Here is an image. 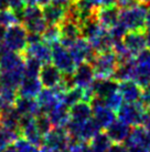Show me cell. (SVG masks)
Wrapping results in <instances>:
<instances>
[{
	"label": "cell",
	"instance_id": "57",
	"mask_svg": "<svg viewBox=\"0 0 150 152\" xmlns=\"http://www.w3.org/2000/svg\"><path fill=\"white\" fill-rule=\"evenodd\" d=\"M0 9H1V6H0Z\"/></svg>",
	"mask_w": 150,
	"mask_h": 152
},
{
	"label": "cell",
	"instance_id": "18",
	"mask_svg": "<svg viewBox=\"0 0 150 152\" xmlns=\"http://www.w3.org/2000/svg\"><path fill=\"white\" fill-rule=\"evenodd\" d=\"M25 57H32L34 59L39 60L42 64L51 62L52 59V47L46 43L45 41H39L37 43L28 45L25 51Z\"/></svg>",
	"mask_w": 150,
	"mask_h": 152
},
{
	"label": "cell",
	"instance_id": "31",
	"mask_svg": "<svg viewBox=\"0 0 150 152\" xmlns=\"http://www.w3.org/2000/svg\"><path fill=\"white\" fill-rule=\"evenodd\" d=\"M88 143L92 152H108V149L110 148L112 142L106 132L100 131Z\"/></svg>",
	"mask_w": 150,
	"mask_h": 152
},
{
	"label": "cell",
	"instance_id": "41",
	"mask_svg": "<svg viewBox=\"0 0 150 152\" xmlns=\"http://www.w3.org/2000/svg\"><path fill=\"white\" fill-rule=\"evenodd\" d=\"M140 102L144 104V107L146 109L150 110V85H148L145 88H142V94Z\"/></svg>",
	"mask_w": 150,
	"mask_h": 152
},
{
	"label": "cell",
	"instance_id": "42",
	"mask_svg": "<svg viewBox=\"0 0 150 152\" xmlns=\"http://www.w3.org/2000/svg\"><path fill=\"white\" fill-rule=\"evenodd\" d=\"M7 7L11 10H20V9L25 8V4L23 0H4Z\"/></svg>",
	"mask_w": 150,
	"mask_h": 152
},
{
	"label": "cell",
	"instance_id": "35",
	"mask_svg": "<svg viewBox=\"0 0 150 152\" xmlns=\"http://www.w3.org/2000/svg\"><path fill=\"white\" fill-rule=\"evenodd\" d=\"M20 133L12 130L4 129V127L0 128V152L2 151L9 144L14 143V141L20 138Z\"/></svg>",
	"mask_w": 150,
	"mask_h": 152
},
{
	"label": "cell",
	"instance_id": "21",
	"mask_svg": "<svg viewBox=\"0 0 150 152\" xmlns=\"http://www.w3.org/2000/svg\"><path fill=\"white\" fill-rule=\"evenodd\" d=\"M130 126L127 123L123 122L119 119H116L114 122L106 129V133L109 137V139L112 140V143H124L126 139L128 138L130 131H131Z\"/></svg>",
	"mask_w": 150,
	"mask_h": 152
},
{
	"label": "cell",
	"instance_id": "15",
	"mask_svg": "<svg viewBox=\"0 0 150 152\" xmlns=\"http://www.w3.org/2000/svg\"><path fill=\"white\" fill-rule=\"evenodd\" d=\"M123 43L130 55L136 57L147 48L146 31H128L123 38Z\"/></svg>",
	"mask_w": 150,
	"mask_h": 152
},
{
	"label": "cell",
	"instance_id": "56",
	"mask_svg": "<svg viewBox=\"0 0 150 152\" xmlns=\"http://www.w3.org/2000/svg\"><path fill=\"white\" fill-rule=\"evenodd\" d=\"M1 127H2V126H1V123H0V128H1Z\"/></svg>",
	"mask_w": 150,
	"mask_h": 152
},
{
	"label": "cell",
	"instance_id": "14",
	"mask_svg": "<svg viewBox=\"0 0 150 152\" xmlns=\"http://www.w3.org/2000/svg\"><path fill=\"white\" fill-rule=\"evenodd\" d=\"M39 79L41 81L43 88L53 89L62 82L63 73L52 62H48L42 64Z\"/></svg>",
	"mask_w": 150,
	"mask_h": 152
},
{
	"label": "cell",
	"instance_id": "44",
	"mask_svg": "<svg viewBox=\"0 0 150 152\" xmlns=\"http://www.w3.org/2000/svg\"><path fill=\"white\" fill-rule=\"evenodd\" d=\"M108 152H128V149L125 143H112Z\"/></svg>",
	"mask_w": 150,
	"mask_h": 152
},
{
	"label": "cell",
	"instance_id": "27",
	"mask_svg": "<svg viewBox=\"0 0 150 152\" xmlns=\"http://www.w3.org/2000/svg\"><path fill=\"white\" fill-rule=\"evenodd\" d=\"M43 18L48 26H58L65 19L66 9L62 8L54 4H50L42 8Z\"/></svg>",
	"mask_w": 150,
	"mask_h": 152
},
{
	"label": "cell",
	"instance_id": "37",
	"mask_svg": "<svg viewBox=\"0 0 150 152\" xmlns=\"http://www.w3.org/2000/svg\"><path fill=\"white\" fill-rule=\"evenodd\" d=\"M35 123H37V127L39 129V131L43 135L48 134L53 129V126H52L48 114L44 113V112H41V113H39L35 117Z\"/></svg>",
	"mask_w": 150,
	"mask_h": 152
},
{
	"label": "cell",
	"instance_id": "29",
	"mask_svg": "<svg viewBox=\"0 0 150 152\" xmlns=\"http://www.w3.org/2000/svg\"><path fill=\"white\" fill-rule=\"evenodd\" d=\"M71 120L77 122H85L93 118V109L87 101H79L70 108Z\"/></svg>",
	"mask_w": 150,
	"mask_h": 152
},
{
	"label": "cell",
	"instance_id": "53",
	"mask_svg": "<svg viewBox=\"0 0 150 152\" xmlns=\"http://www.w3.org/2000/svg\"><path fill=\"white\" fill-rule=\"evenodd\" d=\"M146 40H147V47L150 49V30L146 31Z\"/></svg>",
	"mask_w": 150,
	"mask_h": 152
},
{
	"label": "cell",
	"instance_id": "6",
	"mask_svg": "<svg viewBox=\"0 0 150 152\" xmlns=\"http://www.w3.org/2000/svg\"><path fill=\"white\" fill-rule=\"evenodd\" d=\"M124 143L128 149V152H149L150 133L141 126L133 127Z\"/></svg>",
	"mask_w": 150,
	"mask_h": 152
},
{
	"label": "cell",
	"instance_id": "36",
	"mask_svg": "<svg viewBox=\"0 0 150 152\" xmlns=\"http://www.w3.org/2000/svg\"><path fill=\"white\" fill-rule=\"evenodd\" d=\"M16 23H20V22L13 10L9 8L0 9V26H2L4 28H9Z\"/></svg>",
	"mask_w": 150,
	"mask_h": 152
},
{
	"label": "cell",
	"instance_id": "5",
	"mask_svg": "<svg viewBox=\"0 0 150 152\" xmlns=\"http://www.w3.org/2000/svg\"><path fill=\"white\" fill-rule=\"evenodd\" d=\"M51 62L54 64L55 67H58L63 75H73L77 67L70 50L60 42L52 46Z\"/></svg>",
	"mask_w": 150,
	"mask_h": 152
},
{
	"label": "cell",
	"instance_id": "50",
	"mask_svg": "<svg viewBox=\"0 0 150 152\" xmlns=\"http://www.w3.org/2000/svg\"><path fill=\"white\" fill-rule=\"evenodd\" d=\"M39 152H53L52 150H51L50 148H48L46 145H41V147H39Z\"/></svg>",
	"mask_w": 150,
	"mask_h": 152
},
{
	"label": "cell",
	"instance_id": "10",
	"mask_svg": "<svg viewBox=\"0 0 150 152\" xmlns=\"http://www.w3.org/2000/svg\"><path fill=\"white\" fill-rule=\"evenodd\" d=\"M71 137L69 135L65 128H53L44 135V145L50 148L53 152H60L69 149Z\"/></svg>",
	"mask_w": 150,
	"mask_h": 152
},
{
	"label": "cell",
	"instance_id": "2",
	"mask_svg": "<svg viewBox=\"0 0 150 152\" xmlns=\"http://www.w3.org/2000/svg\"><path fill=\"white\" fill-rule=\"evenodd\" d=\"M94 68L96 79H110L118 67L117 55L114 50L97 52L89 62Z\"/></svg>",
	"mask_w": 150,
	"mask_h": 152
},
{
	"label": "cell",
	"instance_id": "49",
	"mask_svg": "<svg viewBox=\"0 0 150 152\" xmlns=\"http://www.w3.org/2000/svg\"><path fill=\"white\" fill-rule=\"evenodd\" d=\"M25 6H34L38 4V0H23Z\"/></svg>",
	"mask_w": 150,
	"mask_h": 152
},
{
	"label": "cell",
	"instance_id": "30",
	"mask_svg": "<svg viewBox=\"0 0 150 152\" xmlns=\"http://www.w3.org/2000/svg\"><path fill=\"white\" fill-rule=\"evenodd\" d=\"M135 68H136V62L135 58L124 64H118L116 71L112 76V79H115L118 82L126 80H133V75H135Z\"/></svg>",
	"mask_w": 150,
	"mask_h": 152
},
{
	"label": "cell",
	"instance_id": "34",
	"mask_svg": "<svg viewBox=\"0 0 150 152\" xmlns=\"http://www.w3.org/2000/svg\"><path fill=\"white\" fill-rule=\"evenodd\" d=\"M42 39L43 41L49 43L51 47L58 43L61 40V30L58 26H48L44 32L42 34Z\"/></svg>",
	"mask_w": 150,
	"mask_h": 152
},
{
	"label": "cell",
	"instance_id": "16",
	"mask_svg": "<svg viewBox=\"0 0 150 152\" xmlns=\"http://www.w3.org/2000/svg\"><path fill=\"white\" fill-rule=\"evenodd\" d=\"M95 79L96 77L94 68L89 62H83V64H79L73 73L74 85L82 89L91 88V86L93 85Z\"/></svg>",
	"mask_w": 150,
	"mask_h": 152
},
{
	"label": "cell",
	"instance_id": "24",
	"mask_svg": "<svg viewBox=\"0 0 150 152\" xmlns=\"http://www.w3.org/2000/svg\"><path fill=\"white\" fill-rule=\"evenodd\" d=\"M23 69L25 66L13 70H8V71H2V77H1V82H0V88H7L17 90L20 87L21 82L23 80Z\"/></svg>",
	"mask_w": 150,
	"mask_h": 152
},
{
	"label": "cell",
	"instance_id": "48",
	"mask_svg": "<svg viewBox=\"0 0 150 152\" xmlns=\"http://www.w3.org/2000/svg\"><path fill=\"white\" fill-rule=\"evenodd\" d=\"M147 30H150V7L147 11V16H146V31Z\"/></svg>",
	"mask_w": 150,
	"mask_h": 152
},
{
	"label": "cell",
	"instance_id": "1",
	"mask_svg": "<svg viewBox=\"0 0 150 152\" xmlns=\"http://www.w3.org/2000/svg\"><path fill=\"white\" fill-rule=\"evenodd\" d=\"M148 2H137L131 7L120 9L119 21L128 31H146V16Z\"/></svg>",
	"mask_w": 150,
	"mask_h": 152
},
{
	"label": "cell",
	"instance_id": "20",
	"mask_svg": "<svg viewBox=\"0 0 150 152\" xmlns=\"http://www.w3.org/2000/svg\"><path fill=\"white\" fill-rule=\"evenodd\" d=\"M105 30L102 26H100V21L97 20L96 16L91 17L84 20L83 22H81V34H82V38L85 40H87L89 43L94 42L96 39L100 38L103 34Z\"/></svg>",
	"mask_w": 150,
	"mask_h": 152
},
{
	"label": "cell",
	"instance_id": "43",
	"mask_svg": "<svg viewBox=\"0 0 150 152\" xmlns=\"http://www.w3.org/2000/svg\"><path fill=\"white\" fill-rule=\"evenodd\" d=\"M140 126L145 128V129L150 133V110L149 109H146V111H145Z\"/></svg>",
	"mask_w": 150,
	"mask_h": 152
},
{
	"label": "cell",
	"instance_id": "46",
	"mask_svg": "<svg viewBox=\"0 0 150 152\" xmlns=\"http://www.w3.org/2000/svg\"><path fill=\"white\" fill-rule=\"evenodd\" d=\"M1 152H17V149L14 147V144L12 143V144H9L8 147H6Z\"/></svg>",
	"mask_w": 150,
	"mask_h": 152
},
{
	"label": "cell",
	"instance_id": "19",
	"mask_svg": "<svg viewBox=\"0 0 150 152\" xmlns=\"http://www.w3.org/2000/svg\"><path fill=\"white\" fill-rule=\"evenodd\" d=\"M118 92L127 103H136L141 100L142 88L133 80L118 82Z\"/></svg>",
	"mask_w": 150,
	"mask_h": 152
},
{
	"label": "cell",
	"instance_id": "9",
	"mask_svg": "<svg viewBox=\"0 0 150 152\" xmlns=\"http://www.w3.org/2000/svg\"><path fill=\"white\" fill-rule=\"evenodd\" d=\"M20 132L25 139L37 147H41L44 143V135L38 129L34 115H21Z\"/></svg>",
	"mask_w": 150,
	"mask_h": 152
},
{
	"label": "cell",
	"instance_id": "12",
	"mask_svg": "<svg viewBox=\"0 0 150 152\" xmlns=\"http://www.w3.org/2000/svg\"><path fill=\"white\" fill-rule=\"evenodd\" d=\"M60 30H61V40L60 43L63 45L65 48H70L73 45L75 40L82 37L81 34V23L76 20L65 18L60 25Z\"/></svg>",
	"mask_w": 150,
	"mask_h": 152
},
{
	"label": "cell",
	"instance_id": "13",
	"mask_svg": "<svg viewBox=\"0 0 150 152\" xmlns=\"http://www.w3.org/2000/svg\"><path fill=\"white\" fill-rule=\"evenodd\" d=\"M120 8L117 4L109 6H100L96 9V18L100 21V26L106 30H109L112 27L119 21Z\"/></svg>",
	"mask_w": 150,
	"mask_h": 152
},
{
	"label": "cell",
	"instance_id": "7",
	"mask_svg": "<svg viewBox=\"0 0 150 152\" xmlns=\"http://www.w3.org/2000/svg\"><path fill=\"white\" fill-rule=\"evenodd\" d=\"M145 111H146V108L140 101L136 103L124 102L123 106L117 111V115H118L117 118L121 120L123 122L127 123L130 127H137L141 124Z\"/></svg>",
	"mask_w": 150,
	"mask_h": 152
},
{
	"label": "cell",
	"instance_id": "54",
	"mask_svg": "<svg viewBox=\"0 0 150 152\" xmlns=\"http://www.w3.org/2000/svg\"><path fill=\"white\" fill-rule=\"evenodd\" d=\"M1 77H2V69L0 68V82H1Z\"/></svg>",
	"mask_w": 150,
	"mask_h": 152
},
{
	"label": "cell",
	"instance_id": "40",
	"mask_svg": "<svg viewBox=\"0 0 150 152\" xmlns=\"http://www.w3.org/2000/svg\"><path fill=\"white\" fill-rule=\"evenodd\" d=\"M69 150L71 152H92L88 142H84V141H77V140L71 139L70 145H69Z\"/></svg>",
	"mask_w": 150,
	"mask_h": 152
},
{
	"label": "cell",
	"instance_id": "33",
	"mask_svg": "<svg viewBox=\"0 0 150 152\" xmlns=\"http://www.w3.org/2000/svg\"><path fill=\"white\" fill-rule=\"evenodd\" d=\"M41 68L42 64L39 60L34 59L32 57H25V69H23L25 77H28V78H39Z\"/></svg>",
	"mask_w": 150,
	"mask_h": 152
},
{
	"label": "cell",
	"instance_id": "28",
	"mask_svg": "<svg viewBox=\"0 0 150 152\" xmlns=\"http://www.w3.org/2000/svg\"><path fill=\"white\" fill-rule=\"evenodd\" d=\"M20 119L21 114L17 111V109L13 107L11 109L4 110L0 112V123L4 129L12 130L16 132H20Z\"/></svg>",
	"mask_w": 150,
	"mask_h": 152
},
{
	"label": "cell",
	"instance_id": "45",
	"mask_svg": "<svg viewBox=\"0 0 150 152\" xmlns=\"http://www.w3.org/2000/svg\"><path fill=\"white\" fill-rule=\"evenodd\" d=\"M72 2H73V0H52V4L60 6V7H62L64 9L69 8Z\"/></svg>",
	"mask_w": 150,
	"mask_h": 152
},
{
	"label": "cell",
	"instance_id": "25",
	"mask_svg": "<svg viewBox=\"0 0 150 152\" xmlns=\"http://www.w3.org/2000/svg\"><path fill=\"white\" fill-rule=\"evenodd\" d=\"M42 89H43V86L39 78L23 77V80L18 89V96L35 99L39 96V93L41 92Z\"/></svg>",
	"mask_w": 150,
	"mask_h": 152
},
{
	"label": "cell",
	"instance_id": "51",
	"mask_svg": "<svg viewBox=\"0 0 150 152\" xmlns=\"http://www.w3.org/2000/svg\"><path fill=\"white\" fill-rule=\"evenodd\" d=\"M88 2H91L92 4H94L95 7H100V6H102V1L103 0H87Z\"/></svg>",
	"mask_w": 150,
	"mask_h": 152
},
{
	"label": "cell",
	"instance_id": "3",
	"mask_svg": "<svg viewBox=\"0 0 150 152\" xmlns=\"http://www.w3.org/2000/svg\"><path fill=\"white\" fill-rule=\"evenodd\" d=\"M65 129L69 135L71 137V139L84 141V142H89L97 133H100L102 131L100 124L93 118L85 122H77V121L71 120L67 123Z\"/></svg>",
	"mask_w": 150,
	"mask_h": 152
},
{
	"label": "cell",
	"instance_id": "52",
	"mask_svg": "<svg viewBox=\"0 0 150 152\" xmlns=\"http://www.w3.org/2000/svg\"><path fill=\"white\" fill-rule=\"evenodd\" d=\"M115 2H116V0H103L102 6H109V4H114Z\"/></svg>",
	"mask_w": 150,
	"mask_h": 152
},
{
	"label": "cell",
	"instance_id": "22",
	"mask_svg": "<svg viewBox=\"0 0 150 152\" xmlns=\"http://www.w3.org/2000/svg\"><path fill=\"white\" fill-rule=\"evenodd\" d=\"M46 114L50 119L53 128H65L67 123L71 121L70 108L65 106L63 102H60L58 104H56Z\"/></svg>",
	"mask_w": 150,
	"mask_h": 152
},
{
	"label": "cell",
	"instance_id": "8",
	"mask_svg": "<svg viewBox=\"0 0 150 152\" xmlns=\"http://www.w3.org/2000/svg\"><path fill=\"white\" fill-rule=\"evenodd\" d=\"M89 103H91L93 109V119L100 124L102 130L103 129L106 130L116 120L115 111L109 109L108 107L104 103V101L98 99V98L93 97Z\"/></svg>",
	"mask_w": 150,
	"mask_h": 152
},
{
	"label": "cell",
	"instance_id": "39",
	"mask_svg": "<svg viewBox=\"0 0 150 152\" xmlns=\"http://www.w3.org/2000/svg\"><path fill=\"white\" fill-rule=\"evenodd\" d=\"M124 99L121 97V94L118 91L116 93H114L112 96H109L108 98H106L104 100V103L106 106L108 107L109 109L114 110V111H118L119 108L123 106V103H124Z\"/></svg>",
	"mask_w": 150,
	"mask_h": 152
},
{
	"label": "cell",
	"instance_id": "11",
	"mask_svg": "<svg viewBox=\"0 0 150 152\" xmlns=\"http://www.w3.org/2000/svg\"><path fill=\"white\" fill-rule=\"evenodd\" d=\"M69 50L71 52L76 66L83 64V62H91L94 59L95 55L97 53L93 49L91 43L82 37L79 38L77 40H75L73 45L69 48Z\"/></svg>",
	"mask_w": 150,
	"mask_h": 152
},
{
	"label": "cell",
	"instance_id": "38",
	"mask_svg": "<svg viewBox=\"0 0 150 152\" xmlns=\"http://www.w3.org/2000/svg\"><path fill=\"white\" fill-rule=\"evenodd\" d=\"M13 144L17 149V152H39V147L34 145L25 138H18Z\"/></svg>",
	"mask_w": 150,
	"mask_h": 152
},
{
	"label": "cell",
	"instance_id": "26",
	"mask_svg": "<svg viewBox=\"0 0 150 152\" xmlns=\"http://www.w3.org/2000/svg\"><path fill=\"white\" fill-rule=\"evenodd\" d=\"M14 108L21 115H34L37 117L39 113H41V109L38 101L34 98H27L18 96Z\"/></svg>",
	"mask_w": 150,
	"mask_h": 152
},
{
	"label": "cell",
	"instance_id": "59",
	"mask_svg": "<svg viewBox=\"0 0 150 152\" xmlns=\"http://www.w3.org/2000/svg\"><path fill=\"white\" fill-rule=\"evenodd\" d=\"M149 152H150V151H149Z\"/></svg>",
	"mask_w": 150,
	"mask_h": 152
},
{
	"label": "cell",
	"instance_id": "4",
	"mask_svg": "<svg viewBox=\"0 0 150 152\" xmlns=\"http://www.w3.org/2000/svg\"><path fill=\"white\" fill-rule=\"evenodd\" d=\"M2 43L9 50L25 53L28 47V30L25 29V27L22 23L12 25L6 30Z\"/></svg>",
	"mask_w": 150,
	"mask_h": 152
},
{
	"label": "cell",
	"instance_id": "55",
	"mask_svg": "<svg viewBox=\"0 0 150 152\" xmlns=\"http://www.w3.org/2000/svg\"><path fill=\"white\" fill-rule=\"evenodd\" d=\"M60 152H71L69 149H66V150H63V151H60Z\"/></svg>",
	"mask_w": 150,
	"mask_h": 152
},
{
	"label": "cell",
	"instance_id": "47",
	"mask_svg": "<svg viewBox=\"0 0 150 152\" xmlns=\"http://www.w3.org/2000/svg\"><path fill=\"white\" fill-rule=\"evenodd\" d=\"M52 4V0H38V6H40L41 8L45 7L48 4Z\"/></svg>",
	"mask_w": 150,
	"mask_h": 152
},
{
	"label": "cell",
	"instance_id": "32",
	"mask_svg": "<svg viewBox=\"0 0 150 152\" xmlns=\"http://www.w3.org/2000/svg\"><path fill=\"white\" fill-rule=\"evenodd\" d=\"M84 96H85V89H82L75 86V87L65 91V93L62 97V102L69 108H71L75 103H77L79 101H84Z\"/></svg>",
	"mask_w": 150,
	"mask_h": 152
},
{
	"label": "cell",
	"instance_id": "23",
	"mask_svg": "<svg viewBox=\"0 0 150 152\" xmlns=\"http://www.w3.org/2000/svg\"><path fill=\"white\" fill-rule=\"evenodd\" d=\"M37 101L40 106L41 112L48 113L56 104H58L61 102V98L53 89L43 88L41 90V92L39 93V96L37 97Z\"/></svg>",
	"mask_w": 150,
	"mask_h": 152
},
{
	"label": "cell",
	"instance_id": "58",
	"mask_svg": "<svg viewBox=\"0 0 150 152\" xmlns=\"http://www.w3.org/2000/svg\"><path fill=\"white\" fill-rule=\"evenodd\" d=\"M73 1H75V0H73Z\"/></svg>",
	"mask_w": 150,
	"mask_h": 152
},
{
	"label": "cell",
	"instance_id": "17",
	"mask_svg": "<svg viewBox=\"0 0 150 152\" xmlns=\"http://www.w3.org/2000/svg\"><path fill=\"white\" fill-rule=\"evenodd\" d=\"M93 97L98 98L104 101L106 98L118 91V81L115 79H95L91 86Z\"/></svg>",
	"mask_w": 150,
	"mask_h": 152
}]
</instances>
